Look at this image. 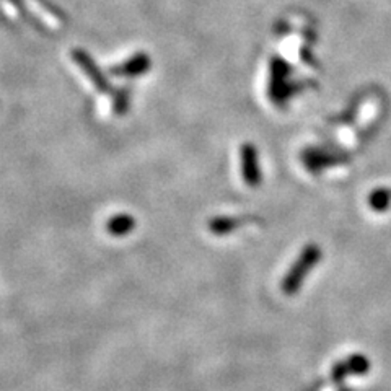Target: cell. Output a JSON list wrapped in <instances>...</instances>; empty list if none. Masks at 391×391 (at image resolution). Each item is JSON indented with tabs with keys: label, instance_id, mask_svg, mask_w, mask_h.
Returning <instances> with one entry per match:
<instances>
[{
	"label": "cell",
	"instance_id": "cell-3",
	"mask_svg": "<svg viewBox=\"0 0 391 391\" xmlns=\"http://www.w3.org/2000/svg\"><path fill=\"white\" fill-rule=\"evenodd\" d=\"M72 57L77 64L80 65L82 70H84V74L88 77V80L92 82L93 85H95L100 92H106L109 88V82L104 79V75L101 74V70L97 67L95 62L87 56L84 51H80V49H74Z\"/></svg>",
	"mask_w": 391,
	"mask_h": 391
},
{
	"label": "cell",
	"instance_id": "cell-2",
	"mask_svg": "<svg viewBox=\"0 0 391 391\" xmlns=\"http://www.w3.org/2000/svg\"><path fill=\"white\" fill-rule=\"evenodd\" d=\"M241 172H243L246 185L253 186V188L260 185L261 172L260 163H258V152L251 144H246L241 148Z\"/></svg>",
	"mask_w": 391,
	"mask_h": 391
},
{
	"label": "cell",
	"instance_id": "cell-7",
	"mask_svg": "<svg viewBox=\"0 0 391 391\" xmlns=\"http://www.w3.org/2000/svg\"><path fill=\"white\" fill-rule=\"evenodd\" d=\"M240 225V220L238 219H233V217H219L216 220H212L211 224V230L214 233L217 235H225L228 232H232V230H235L236 227Z\"/></svg>",
	"mask_w": 391,
	"mask_h": 391
},
{
	"label": "cell",
	"instance_id": "cell-6",
	"mask_svg": "<svg viewBox=\"0 0 391 391\" xmlns=\"http://www.w3.org/2000/svg\"><path fill=\"white\" fill-rule=\"evenodd\" d=\"M344 362H346V367H348V372L352 373V375H363V373L370 370V360L362 354L351 356Z\"/></svg>",
	"mask_w": 391,
	"mask_h": 391
},
{
	"label": "cell",
	"instance_id": "cell-8",
	"mask_svg": "<svg viewBox=\"0 0 391 391\" xmlns=\"http://www.w3.org/2000/svg\"><path fill=\"white\" fill-rule=\"evenodd\" d=\"M370 206L373 207V211L383 212L387 211L388 206L391 204V191L390 189H377L372 192L370 196Z\"/></svg>",
	"mask_w": 391,
	"mask_h": 391
},
{
	"label": "cell",
	"instance_id": "cell-10",
	"mask_svg": "<svg viewBox=\"0 0 391 391\" xmlns=\"http://www.w3.org/2000/svg\"><path fill=\"white\" fill-rule=\"evenodd\" d=\"M339 391H351L348 387H343V385H341V388H339Z\"/></svg>",
	"mask_w": 391,
	"mask_h": 391
},
{
	"label": "cell",
	"instance_id": "cell-1",
	"mask_svg": "<svg viewBox=\"0 0 391 391\" xmlns=\"http://www.w3.org/2000/svg\"><path fill=\"white\" fill-rule=\"evenodd\" d=\"M321 260V250L316 245H308L302 255L297 258L294 266L289 269V272L285 274V277L280 284V289L285 295H294L300 290L302 284L307 279L308 272Z\"/></svg>",
	"mask_w": 391,
	"mask_h": 391
},
{
	"label": "cell",
	"instance_id": "cell-4",
	"mask_svg": "<svg viewBox=\"0 0 391 391\" xmlns=\"http://www.w3.org/2000/svg\"><path fill=\"white\" fill-rule=\"evenodd\" d=\"M150 69V59H148L147 54H137L129 60H126L124 64L114 67L111 72L119 77H136L141 74H145L147 70Z\"/></svg>",
	"mask_w": 391,
	"mask_h": 391
},
{
	"label": "cell",
	"instance_id": "cell-9",
	"mask_svg": "<svg viewBox=\"0 0 391 391\" xmlns=\"http://www.w3.org/2000/svg\"><path fill=\"white\" fill-rule=\"evenodd\" d=\"M349 375V372H348V367H346V362H336L334 363V367H333V370H331V378H333V382L336 385H343L344 382V378Z\"/></svg>",
	"mask_w": 391,
	"mask_h": 391
},
{
	"label": "cell",
	"instance_id": "cell-5",
	"mask_svg": "<svg viewBox=\"0 0 391 391\" xmlns=\"http://www.w3.org/2000/svg\"><path fill=\"white\" fill-rule=\"evenodd\" d=\"M134 219L126 216V214H121V216H114L113 219H109L108 222V232L113 236H124L126 233H129L132 228H134Z\"/></svg>",
	"mask_w": 391,
	"mask_h": 391
}]
</instances>
